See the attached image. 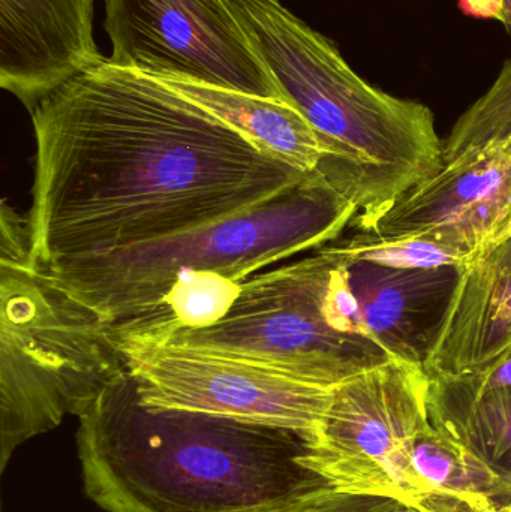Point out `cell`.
<instances>
[{
	"instance_id": "cell-2",
	"label": "cell",
	"mask_w": 511,
	"mask_h": 512,
	"mask_svg": "<svg viewBox=\"0 0 511 512\" xmlns=\"http://www.w3.org/2000/svg\"><path fill=\"white\" fill-rule=\"evenodd\" d=\"M311 433L155 408L126 372L80 417L84 492L107 512H308Z\"/></svg>"
},
{
	"instance_id": "cell-16",
	"label": "cell",
	"mask_w": 511,
	"mask_h": 512,
	"mask_svg": "<svg viewBox=\"0 0 511 512\" xmlns=\"http://www.w3.org/2000/svg\"><path fill=\"white\" fill-rule=\"evenodd\" d=\"M429 417L511 487V390L477 397L429 390Z\"/></svg>"
},
{
	"instance_id": "cell-17",
	"label": "cell",
	"mask_w": 511,
	"mask_h": 512,
	"mask_svg": "<svg viewBox=\"0 0 511 512\" xmlns=\"http://www.w3.org/2000/svg\"><path fill=\"white\" fill-rule=\"evenodd\" d=\"M429 390L452 397H477L511 390V349L497 361L461 376L429 378Z\"/></svg>"
},
{
	"instance_id": "cell-20",
	"label": "cell",
	"mask_w": 511,
	"mask_h": 512,
	"mask_svg": "<svg viewBox=\"0 0 511 512\" xmlns=\"http://www.w3.org/2000/svg\"><path fill=\"white\" fill-rule=\"evenodd\" d=\"M501 0H461L462 11L479 18L497 20Z\"/></svg>"
},
{
	"instance_id": "cell-8",
	"label": "cell",
	"mask_w": 511,
	"mask_h": 512,
	"mask_svg": "<svg viewBox=\"0 0 511 512\" xmlns=\"http://www.w3.org/2000/svg\"><path fill=\"white\" fill-rule=\"evenodd\" d=\"M113 65L284 102L224 0H104Z\"/></svg>"
},
{
	"instance_id": "cell-11",
	"label": "cell",
	"mask_w": 511,
	"mask_h": 512,
	"mask_svg": "<svg viewBox=\"0 0 511 512\" xmlns=\"http://www.w3.org/2000/svg\"><path fill=\"white\" fill-rule=\"evenodd\" d=\"M326 245L338 259L359 330L390 357L425 367L455 295L462 265L401 267L348 254L338 239Z\"/></svg>"
},
{
	"instance_id": "cell-13",
	"label": "cell",
	"mask_w": 511,
	"mask_h": 512,
	"mask_svg": "<svg viewBox=\"0 0 511 512\" xmlns=\"http://www.w3.org/2000/svg\"><path fill=\"white\" fill-rule=\"evenodd\" d=\"M511 349V231L462 265L443 327L425 363L429 378L461 376Z\"/></svg>"
},
{
	"instance_id": "cell-6",
	"label": "cell",
	"mask_w": 511,
	"mask_h": 512,
	"mask_svg": "<svg viewBox=\"0 0 511 512\" xmlns=\"http://www.w3.org/2000/svg\"><path fill=\"white\" fill-rule=\"evenodd\" d=\"M429 384L425 367L392 358L333 388L303 457L326 487L308 512H426L408 445L431 424Z\"/></svg>"
},
{
	"instance_id": "cell-19",
	"label": "cell",
	"mask_w": 511,
	"mask_h": 512,
	"mask_svg": "<svg viewBox=\"0 0 511 512\" xmlns=\"http://www.w3.org/2000/svg\"><path fill=\"white\" fill-rule=\"evenodd\" d=\"M0 262L33 264L29 215L24 216L6 201L2 203L0 215Z\"/></svg>"
},
{
	"instance_id": "cell-21",
	"label": "cell",
	"mask_w": 511,
	"mask_h": 512,
	"mask_svg": "<svg viewBox=\"0 0 511 512\" xmlns=\"http://www.w3.org/2000/svg\"><path fill=\"white\" fill-rule=\"evenodd\" d=\"M497 21L503 24L506 32L511 38V0H501L500 11H498Z\"/></svg>"
},
{
	"instance_id": "cell-22",
	"label": "cell",
	"mask_w": 511,
	"mask_h": 512,
	"mask_svg": "<svg viewBox=\"0 0 511 512\" xmlns=\"http://www.w3.org/2000/svg\"><path fill=\"white\" fill-rule=\"evenodd\" d=\"M491 512H511V504L501 505V507L495 508V510Z\"/></svg>"
},
{
	"instance_id": "cell-1",
	"label": "cell",
	"mask_w": 511,
	"mask_h": 512,
	"mask_svg": "<svg viewBox=\"0 0 511 512\" xmlns=\"http://www.w3.org/2000/svg\"><path fill=\"white\" fill-rule=\"evenodd\" d=\"M33 265L134 248L272 200L308 174L105 57L32 110Z\"/></svg>"
},
{
	"instance_id": "cell-4",
	"label": "cell",
	"mask_w": 511,
	"mask_h": 512,
	"mask_svg": "<svg viewBox=\"0 0 511 512\" xmlns=\"http://www.w3.org/2000/svg\"><path fill=\"white\" fill-rule=\"evenodd\" d=\"M359 213L315 171L272 200L206 227L41 268L120 340L182 292L204 285L242 288L263 268L338 239Z\"/></svg>"
},
{
	"instance_id": "cell-14",
	"label": "cell",
	"mask_w": 511,
	"mask_h": 512,
	"mask_svg": "<svg viewBox=\"0 0 511 512\" xmlns=\"http://www.w3.org/2000/svg\"><path fill=\"white\" fill-rule=\"evenodd\" d=\"M158 80L219 117L263 155L305 174L320 168V138L308 120L287 102L188 81Z\"/></svg>"
},
{
	"instance_id": "cell-12",
	"label": "cell",
	"mask_w": 511,
	"mask_h": 512,
	"mask_svg": "<svg viewBox=\"0 0 511 512\" xmlns=\"http://www.w3.org/2000/svg\"><path fill=\"white\" fill-rule=\"evenodd\" d=\"M104 59L93 0H0V86L27 111Z\"/></svg>"
},
{
	"instance_id": "cell-18",
	"label": "cell",
	"mask_w": 511,
	"mask_h": 512,
	"mask_svg": "<svg viewBox=\"0 0 511 512\" xmlns=\"http://www.w3.org/2000/svg\"><path fill=\"white\" fill-rule=\"evenodd\" d=\"M507 120H511V59L504 63L488 92L462 114L456 126L464 131H477Z\"/></svg>"
},
{
	"instance_id": "cell-7",
	"label": "cell",
	"mask_w": 511,
	"mask_h": 512,
	"mask_svg": "<svg viewBox=\"0 0 511 512\" xmlns=\"http://www.w3.org/2000/svg\"><path fill=\"white\" fill-rule=\"evenodd\" d=\"M156 343L245 358L327 388L392 360L374 340L333 324L312 254L249 277L221 321Z\"/></svg>"
},
{
	"instance_id": "cell-3",
	"label": "cell",
	"mask_w": 511,
	"mask_h": 512,
	"mask_svg": "<svg viewBox=\"0 0 511 512\" xmlns=\"http://www.w3.org/2000/svg\"><path fill=\"white\" fill-rule=\"evenodd\" d=\"M255 56L317 132L318 173L359 209L365 228L408 189L443 165L444 143L425 104L363 80L335 42L281 0H224Z\"/></svg>"
},
{
	"instance_id": "cell-5",
	"label": "cell",
	"mask_w": 511,
	"mask_h": 512,
	"mask_svg": "<svg viewBox=\"0 0 511 512\" xmlns=\"http://www.w3.org/2000/svg\"><path fill=\"white\" fill-rule=\"evenodd\" d=\"M128 372L107 322L38 265L0 262V468Z\"/></svg>"
},
{
	"instance_id": "cell-9",
	"label": "cell",
	"mask_w": 511,
	"mask_h": 512,
	"mask_svg": "<svg viewBox=\"0 0 511 512\" xmlns=\"http://www.w3.org/2000/svg\"><path fill=\"white\" fill-rule=\"evenodd\" d=\"M117 345L138 396L155 408L312 433L332 396L333 388L300 381L245 358L143 340Z\"/></svg>"
},
{
	"instance_id": "cell-10",
	"label": "cell",
	"mask_w": 511,
	"mask_h": 512,
	"mask_svg": "<svg viewBox=\"0 0 511 512\" xmlns=\"http://www.w3.org/2000/svg\"><path fill=\"white\" fill-rule=\"evenodd\" d=\"M356 230L425 240L467 262L511 231V143L444 158L434 176L408 189L368 227Z\"/></svg>"
},
{
	"instance_id": "cell-15",
	"label": "cell",
	"mask_w": 511,
	"mask_h": 512,
	"mask_svg": "<svg viewBox=\"0 0 511 512\" xmlns=\"http://www.w3.org/2000/svg\"><path fill=\"white\" fill-rule=\"evenodd\" d=\"M408 450L426 492V512H491L510 504L509 484L434 424L417 432Z\"/></svg>"
},
{
	"instance_id": "cell-23",
	"label": "cell",
	"mask_w": 511,
	"mask_h": 512,
	"mask_svg": "<svg viewBox=\"0 0 511 512\" xmlns=\"http://www.w3.org/2000/svg\"><path fill=\"white\" fill-rule=\"evenodd\" d=\"M510 504H511V502H510Z\"/></svg>"
}]
</instances>
